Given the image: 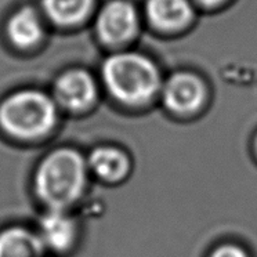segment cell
<instances>
[{
	"mask_svg": "<svg viewBox=\"0 0 257 257\" xmlns=\"http://www.w3.org/2000/svg\"><path fill=\"white\" fill-rule=\"evenodd\" d=\"M198 2L205 5V6H216V5H220L224 0H198Z\"/></svg>",
	"mask_w": 257,
	"mask_h": 257,
	"instance_id": "14",
	"label": "cell"
},
{
	"mask_svg": "<svg viewBox=\"0 0 257 257\" xmlns=\"http://www.w3.org/2000/svg\"><path fill=\"white\" fill-rule=\"evenodd\" d=\"M94 0H43V9L53 23L72 27L84 21L93 10Z\"/></svg>",
	"mask_w": 257,
	"mask_h": 257,
	"instance_id": "12",
	"label": "cell"
},
{
	"mask_svg": "<svg viewBox=\"0 0 257 257\" xmlns=\"http://www.w3.org/2000/svg\"><path fill=\"white\" fill-rule=\"evenodd\" d=\"M102 82L112 98L126 106L150 104L162 87L159 69L146 56L117 53L102 64Z\"/></svg>",
	"mask_w": 257,
	"mask_h": 257,
	"instance_id": "2",
	"label": "cell"
},
{
	"mask_svg": "<svg viewBox=\"0 0 257 257\" xmlns=\"http://www.w3.org/2000/svg\"><path fill=\"white\" fill-rule=\"evenodd\" d=\"M86 159L90 174L106 184L122 183L132 172V161L127 152L116 146L95 147Z\"/></svg>",
	"mask_w": 257,
	"mask_h": 257,
	"instance_id": "8",
	"label": "cell"
},
{
	"mask_svg": "<svg viewBox=\"0 0 257 257\" xmlns=\"http://www.w3.org/2000/svg\"><path fill=\"white\" fill-rule=\"evenodd\" d=\"M139 29L136 9L128 2L113 0L101 10L95 31L101 42L109 46H119L135 38Z\"/></svg>",
	"mask_w": 257,
	"mask_h": 257,
	"instance_id": "6",
	"label": "cell"
},
{
	"mask_svg": "<svg viewBox=\"0 0 257 257\" xmlns=\"http://www.w3.org/2000/svg\"><path fill=\"white\" fill-rule=\"evenodd\" d=\"M46 247L36 231L12 225L0 231V257H45Z\"/></svg>",
	"mask_w": 257,
	"mask_h": 257,
	"instance_id": "10",
	"label": "cell"
},
{
	"mask_svg": "<svg viewBox=\"0 0 257 257\" xmlns=\"http://www.w3.org/2000/svg\"><path fill=\"white\" fill-rule=\"evenodd\" d=\"M36 232L46 250L67 253L78 240L79 225L69 210L46 209V212L40 216Z\"/></svg>",
	"mask_w": 257,
	"mask_h": 257,
	"instance_id": "7",
	"label": "cell"
},
{
	"mask_svg": "<svg viewBox=\"0 0 257 257\" xmlns=\"http://www.w3.org/2000/svg\"><path fill=\"white\" fill-rule=\"evenodd\" d=\"M209 257H249L247 251L235 243H223L213 249Z\"/></svg>",
	"mask_w": 257,
	"mask_h": 257,
	"instance_id": "13",
	"label": "cell"
},
{
	"mask_svg": "<svg viewBox=\"0 0 257 257\" xmlns=\"http://www.w3.org/2000/svg\"><path fill=\"white\" fill-rule=\"evenodd\" d=\"M147 14L155 28L169 32L187 27L194 10L190 0H148Z\"/></svg>",
	"mask_w": 257,
	"mask_h": 257,
	"instance_id": "9",
	"label": "cell"
},
{
	"mask_svg": "<svg viewBox=\"0 0 257 257\" xmlns=\"http://www.w3.org/2000/svg\"><path fill=\"white\" fill-rule=\"evenodd\" d=\"M53 100L58 108L72 113L89 111L98 97L94 78L84 69H69L61 73L53 87Z\"/></svg>",
	"mask_w": 257,
	"mask_h": 257,
	"instance_id": "5",
	"label": "cell"
},
{
	"mask_svg": "<svg viewBox=\"0 0 257 257\" xmlns=\"http://www.w3.org/2000/svg\"><path fill=\"white\" fill-rule=\"evenodd\" d=\"M58 123V105L40 90H18L0 102V130L13 140L38 141Z\"/></svg>",
	"mask_w": 257,
	"mask_h": 257,
	"instance_id": "3",
	"label": "cell"
},
{
	"mask_svg": "<svg viewBox=\"0 0 257 257\" xmlns=\"http://www.w3.org/2000/svg\"><path fill=\"white\" fill-rule=\"evenodd\" d=\"M87 159L72 147H60L46 155L34 173V192L46 209L69 210L86 192Z\"/></svg>",
	"mask_w": 257,
	"mask_h": 257,
	"instance_id": "1",
	"label": "cell"
},
{
	"mask_svg": "<svg viewBox=\"0 0 257 257\" xmlns=\"http://www.w3.org/2000/svg\"><path fill=\"white\" fill-rule=\"evenodd\" d=\"M161 98L166 111L174 116H194L205 105L206 84L198 75L191 72L173 73L162 83Z\"/></svg>",
	"mask_w": 257,
	"mask_h": 257,
	"instance_id": "4",
	"label": "cell"
},
{
	"mask_svg": "<svg viewBox=\"0 0 257 257\" xmlns=\"http://www.w3.org/2000/svg\"><path fill=\"white\" fill-rule=\"evenodd\" d=\"M7 34L13 43L21 49L38 45L43 36V27L38 13L31 7L18 10L7 24Z\"/></svg>",
	"mask_w": 257,
	"mask_h": 257,
	"instance_id": "11",
	"label": "cell"
},
{
	"mask_svg": "<svg viewBox=\"0 0 257 257\" xmlns=\"http://www.w3.org/2000/svg\"><path fill=\"white\" fill-rule=\"evenodd\" d=\"M253 150H254V154H256V157H257V133H256V137H254V140H253Z\"/></svg>",
	"mask_w": 257,
	"mask_h": 257,
	"instance_id": "15",
	"label": "cell"
}]
</instances>
